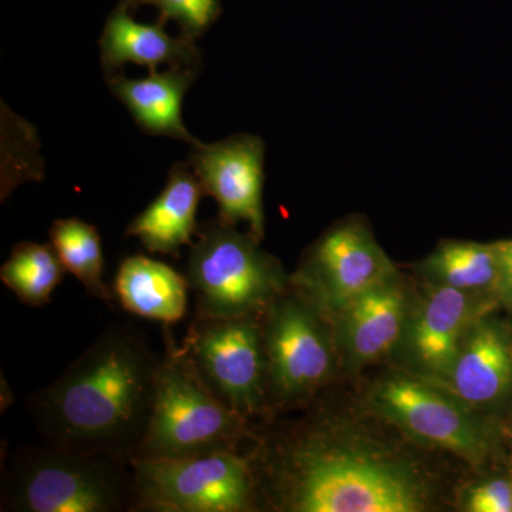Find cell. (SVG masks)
<instances>
[{"label":"cell","mask_w":512,"mask_h":512,"mask_svg":"<svg viewBox=\"0 0 512 512\" xmlns=\"http://www.w3.org/2000/svg\"><path fill=\"white\" fill-rule=\"evenodd\" d=\"M269 497L292 512H417L423 487L399 461L348 446L325 426L288 437L264 456Z\"/></svg>","instance_id":"obj_2"},{"label":"cell","mask_w":512,"mask_h":512,"mask_svg":"<svg viewBox=\"0 0 512 512\" xmlns=\"http://www.w3.org/2000/svg\"><path fill=\"white\" fill-rule=\"evenodd\" d=\"M188 261V284L198 318L252 316L271 305L284 286L281 266L258 247L252 234L215 218L198 232Z\"/></svg>","instance_id":"obj_5"},{"label":"cell","mask_w":512,"mask_h":512,"mask_svg":"<svg viewBox=\"0 0 512 512\" xmlns=\"http://www.w3.org/2000/svg\"><path fill=\"white\" fill-rule=\"evenodd\" d=\"M466 510L512 512V478H490L471 488L466 498Z\"/></svg>","instance_id":"obj_23"},{"label":"cell","mask_w":512,"mask_h":512,"mask_svg":"<svg viewBox=\"0 0 512 512\" xmlns=\"http://www.w3.org/2000/svg\"><path fill=\"white\" fill-rule=\"evenodd\" d=\"M131 467L137 497L134 512H249L258 507L252 458L238 451L138 458Z\"/></svg>","instance_id":"obj_6"},{"label":"cell","mask_w":512,"mask_h":512,"mask_svg":"<svg viewBox=\"0 0 512 512\" xmlns=\"http://www.w3.org/2000/svg\"><path fill=\"white\" fill-rule=\"evenodd\" d=\"M130 8H134V6L143 5V0H124Z\"/></svg>","instance_id":"obj_25"},{"label":"cell","mask_w":512,"mask_h":512,"mask_svg":"<svg viewBox=\"0 0 512 512\" xmlns=\"http://www.w3.org/2000/svg\"><path fill=\"white\" fill-rule=\"evenodd\" d=\"M161 353L130 323L107 326L55 382L28 399L46 443L133 463L146 434Z\"/></svg>","instance_id":"obj_1"},{"label":"cell","mask_w":512,"mask_h":512,"mask_svg":"<svg viewBox=\"0 0 512 512\" xmlns=\"http://www.w3.org/2000/svg\"><path fill=\"white\" fill-rule=\"evenodd\" d=\"M511 451H512V426H511Z\"/></svg>","instance_id":"obj_26"},{"label":"cell","mask_w":512,"mask_h":512,"mask_svg":"<svg viewBox=\"0 0 512 512\" xmlns=\"http://www.w3.org/2000/svg\"><path fill=\"white\" fill-rule=\"evenodd\" d=\"M128 10L130 6L120 0L101 33V63L107 73H116L127 63L146 66L150 72H157L161 64L200 67V50L194 39L168 35L161 20L156 25L137 22Z\"/></svg>","instance_id":"obj_14"},{"label":"cell","mask_w":512,"mask_h":512,"mask_svg":"<svg viewBox=\"0 0 512 512\" xmlns=\"http://www.w3.org/2000/svg\"><path fill=\"white\" fill-rule=\"evenodd\" d=\"M264 160V143L251 134H235L210 144L198 141L188 157L205 195L217 201L218 218L229 225L248 222L249 234L258 241L265 234Z\"/></svg>","instance_id":"obj_11"},{"label":"cell","mask_w":512,"mask_h":512,"mask_svg":"<svg viewBox=\"0 0 512 512\" xmlns=\"http://www.w3.org/2000/svg\"><path fill=\"white\" fill-rule=\"evenodd\" d=\"M64 268L52 244L20 242L0 269V279L29 306H45L63 281Z\"/></svg>","instance_id":"obj_20"},{"label":"cell","mask_w":512,"mask_h":512,"mask_svg":"<svg viewBox=\"0 0 512 512\" xmlns=\"http://www.w3.org/2000/svg\"><path fill=\"white\" fill-rule=\"evenodd\" d=\"M389 256L360 221L330 229L313 245L293 284L320 308L339 312L350 302L394 281Z\"/></svg>","instance_id":"obj_9"},{"label":"cell","mask_w":512,"mask_h":512,"mask_svg":"<svg viewBox=\"0 0 512 512\" xmlns=\"http://www.w3.org/2000/svg\"><path fill=\"white\" fill-rule=\"evenodd\" d=\"M511 308H512V305H511Z\"/></svg>","instance_id":"obj_27"},{"label":"cell","mask_w":512,"mask_h":512,"mask_svg":"<svg viewBox=\"0 0 512 512\" xmlns=\"http://www.w3.org/2000/svg\"><path fill=\"white\" fill-rule=\"evenodd\" d=\"M184 348L212 392L232 410L247 419L264 410L268 397L264 332L254 315L195 316Z\"/></svg>","instance_id":"obj_7"},{"label":"cell","mask_w":512,"mask_h":512,"mask_svg":"<svg viewBox=\"0 0 512 512\" xmlns=\"http://www.w3.org/2000/svg\"><path fill=\"white\" fill-rule=\"evenodd\" d=\"M143 5L156 6L160 20H174L181 35L197 40L214 25L221 15V0H143Z\"/></svg>","instance_id":"obj_22"},{"label":"cell","mask_w":512,"mask_h":512,"mask_svg":"<svg viewBox=\"0 0 512 512\" xmlns=\"http://www.w3.org/2000/svg\"><path fill=\"white\" fill-rule=\"evenodd\" d=\"M484 313L471 292L434 285L410 330V348L419 365L430 375L446 380L468 330Z\"/></svg>","instance_id":"obj_13"},{"label":"cell","mask_w":512,"mask_h":512,"mask_svg":"<svg viewBox=\"0 0 512 512\" xmlns=\"http://www.w3.org/2000/svg\"><path fill=\"white\" fill-rule=\"evenodd\" d=\"M50 244L66 271L76 276L90 295L104 302L113 299L103 281V248L94 225L79 218L57 220L50 228Z\"/></svg>","instance_id":"obj_21"},{"label":"cell","mask_w":512,"mask_h":512,"mask_svg":"<svg viewBox=\"0 0 512 512\" xmlns=\"http://www.w3.org/2000/svg\"><path fill=\"white\" fill-rule=\"evenodd\" d=\"M197 73V67L183 66L168 67L161 73L150 72L143 79H127L113 73L109 74V86L141 130L195 146L200 140L191 136L184 126L181 107Z\"/></svg>","instance_id":"obj_15"},{"label":"cell","mask_w":512,"mask_h":512,"mask_svg":"<svg viewBox=\"0 0 512 512\" xmlns=\"http://www.w3.org/2000/svg\"><path fill=\"white\" fill-rule=\"evenodd\" d=\"M372 403L384 419L420 443L443 448L476 466L490 454L491 437L484 424L433 387L394 377L377 387Z\"/></svg>","instance_id":"obj_10"},{"label":"cell","mask_w":512,"mask_h":512,"mask_svg":"<svg viewBox=\"0 0 512 512\" xmlns=\"http://www.w3.org/2000/svg\"><path fill=\"white\" fill-rule=\"evenodd\" d=\"M204 188L188 164H174L156 200L128 225L127 237L140 239L148 252L180 255L197 234V211Z\"/></svg>","instance_id":"obj_16"},{"label":"cell","mask_w":512,"mask_h":512,"mask_svg":"<svg viewBox=\"0 0 512 512\" xmlns=\"http://www.w3.org/2000/svg\"><path fill=\"white\" fill-rule=\"evenodd\" d=\"M248 436L247 417L222 402L184 346L178 348L170 340L158 366L150 420L134 460L238 451Z\"/></svg>","instance_id":"obj_4"},{"label":"cell","mask_w":512,"mask_h":512,"mask_svg":"<svg viewBox=\"0 0 512 512\" xmlns=\"http://www.w3.org/2000/svg\"><path fill=\"white\" fill-rule=\"evenodd\" d=\"M131 463L99 451L46 443L19 448L2 481L0 510L134 512Z\"/></svg>","instance_id":"obj_3"},{"label":"cell","mask_w":512,"mask_h":512,"mask_svg":"<svg viewBox=\"0 0 512 512\" xmlns=\"http://www.w3.org/2000/svg\"><path fill=\"white\" fill-rule=\"evenodd\" d=\"M339 313V338L357 365L386 355L402 335L406 299L392 281L350 302Z\"/></svg>","instance_id":"obj_17"},{"label":"cell","mask_w":512,"mask_h":512,"mask_svg":"<svg viewBox=\"0 0 512 512\" xmlns=\"http://www.w3.org/2000/svg\"><path fill=\"white\" fill-rule=\"evenodd\" d=\"M434 284L466 292H494L498 296L500 264L495 244L447 241L421 265Z\"/></svg>","instance_id":"obj_19"},{"label":"cell","mask_w":512,"mask_h":512,"mask_svg":"<svg viewBox=\"0 0 512 512\" xmlns=\"http://www.w3.org/2000/svg\"><path fill=\"white\" fill-rule=\"evenodd\" d=\"M446 382L477 409H494L512 394V340L497 320L480 318L468 330Z\"/></svg>","instance_id":"obj_12"},{"label":"cell","mask_w":512,"mask_h":512,"mask_svg":"<svg viewBox=\"0 0 512 512\" xmlns=\"http://www.w3.org/2000/svg\"><path fill=\"white\" fill-rule=\"evenodd\" d=\"M500 264L498 298L512 305V239L494 242Z\"/></svg>","instance_id":"obj_24"},{"label":"cell","mask_w":512,"mask_h":512,"mask_svg":"<svg viewBox=\"0 0 512 512\" xmlns=\"http://www.w3.org/2000/svg\"><path fill=\"white\" fill-rule=\"evenodd\" d=\"M262 332L268 393L278 402L305 399L329 379L332 349L316 306L305 295L276 296Z\"/></svg>","instance_id":"obj_8"},{"label":"cell","mask_w":512,"mask_h":512,"mask_svg":"<svg viewBox=\"0 0 512 512\" xmlns=\"http://www.w3.org/2000/svg\"><path fill=\"white\" fill-rule=\"evenodd\" d=\"M188 279L164 262L134 255L121 262L114 292L133 315L171 325L187 312Z\"/></svg>","instance_id":"obj_18"}]
</instances>
